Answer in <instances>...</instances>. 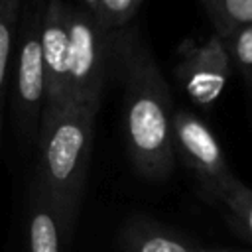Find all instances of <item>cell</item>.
<instances>
[{"label": "cell", "mask_w": 252, "mask_h": 252, "mask_svg": "<svg viewBox=\"0 0 252 252\" xmlns=\"http://www.w3.org/2000/svg\"><path fill=\"white\" fill-rule=\"evenodd\" d=\"M112 33V69L118 71L128 156L152 181L169 177L175 165L171 138L173 100L142 33L130 24Z\"/></svg>", "instance_id": "6da1fadb"}, {"label": "cell", "mask_w": 252, "mask_h": 252, "mask_svg": "<svg viewBox=\"0 0 252 252\" xmlns=\"http://www.w3.org/2000/svg\"><path fill=\"white\" fill-rule=\"evenodd\" d=\"M94 118V112L69 102L55 116L43 120L37 132L39 163L35 183L57 211L67 242L73 236L85 191Z\"/></svg>", "instance_id": "7a4b0ae2"}, {"label": "cell", "mask_w": 252, "mask_h": 252, "mask_svg": "<svg viewBox=\"0 0 252 252\" xmlns=\"http://www.w3.org/2000/svg\"><path fill=\"white\" fill-rule=\"evenodd\" d=\"M69 102L98 112L106 75L112 69V32L104 18L67 2Z\"/></svg>", "instance_id": "3957f363"}, {"label": "cell", "mask_w": 252, "mask_h": 252, "mask_svg": "<svg viewBox=\"0 0 252 252\" xmlns=\"http://www.w3.org/2000/svg\"><path fill=\"white\" fill-rule=\"evenodd\" d=\"M45 0H30L18 33L14 67V112L20 134L33 140L45 102V75L41 55V18Z\"/></svg>", "instance_id": "277c9868"}, {"label": "cell", "mask_w": 252, "mask_h": 252, "mask_svg": "<svg viewBox=\"0 0 252 252\" xmlns=\"http://www.w3.org/2000/svg\"><path fill=\"white\" fill-rule=\"evenodd\" d=\"M171 138L175 156L201 179L209 195L217 201L226 185L236 177L224 152L209 124L187 108L173 110Z\"/></svg>", "instance_id": "5b68a950"}, {"label": "cell", "mask_w": 252, "mask_h": 252, "mask_svg": "<svg viewBox=\"0 0 252 252\" xmlns=\"http://www.w3.org/2000/svg\"><path fill=\"white\" fill-rule=\"evenodd\" d=\"M230 69L224 39L213 33L205 41L183 49L175 65V79L197 108L211 110L228 83Z\"/></svg>", "instance_id": "8992f818"}, {"label": "cell", "mask_w": 252, "mask_h": 252, "mask_svg": "<svg viewBox=\"0 0 252 252\" xmlns=\"http://www.w3.org/2000/svg\"><path fill=\"white\" fill-rule=\"evenodd\" d=\"M41 55L45 75L43 122L69 104V30L65 0H45L41 18Z\"/></svg>", "instance_id": "52a82bcc"}, {"label": "cell", "mask_w": 252, "mask_h": 252, "mask_svg": "<svg viewBox=\"0 0 252 252\" xmlns=\"http://www.w3.org/2000/svg\"><path fill=\"white\" fill-rule=\"evenodd\" d=\"M63 244H67V238L57 211L43 189L33 183L28 219V252H61Z\"/></svg>", "instance_id": "ba28073f"}, {"label": "cell", "mask_w": 252, "mask_h": 252, "mask_svg": "<svg viewBox=\"0 0 252 252\" xmlns=\"http://www.w3.org/2000/svg\"><path fill=\"white\" fill-rule=\"evenodd\" d=\"M122 252H205L185 236L146 220H132L120 234Z\"/></svg>", "instance_id": "9c48e42d"}, {"label": "cell", "mask_w": 252, "mask_h": 252, "mask_svg": "<svg viewBox=\"0 0 252 252\" xmlns=\"http://www.w3.org/2000/svg\"><path fill=\"white\" fill-rule=\"evenodd\" d=\"M24 0H0V128H2V106H4V89L10 73L12 49L16 41L18 22L22 14Z\"/></svg>", "instance_id": "30bf717a"}, {"label": "cell", "mask_w": 252, "mask_h": 252, "mask_svg": "<svg viewBox=\"0 0 252 252\" xmlns=\"http://www.w3.org/2000/svg\"><path fill=\"white\" fill-rule=\"evenodd\" d=\"M217 201L224 205L232 226L252 242V189L234 177Z\"/></svg>", "instance_id": "8fae6325"}, {"label": "cell", "mask_w": 252, "mask_h": 252, "mask_svg": "<svg viewBox=\"0 0 252 252\" xmlns=\"http://www.w3.org/2000/svg\"><path fill=\"white\" fill-rule=\"evenodd\" d=\"M222 39H224L230 63L238 71H242L246 77L252 79V24L234 30Z\"/></svg>", "instance_id": "7c38bea8"}, {"label": "cell", "mask_w": 252, "mask_h": 252, "mask_svg": "<svg viewBox=\"0 0 252 252\" xmlns=\"http://www.w3.org/2000/svg\"><path fill=\"white\" fill-rule=\"evenodd\" d=\"M144 0H100L102 18L110 30H120L130 24Z\"/></svg>", "instance_id": "4fadbf2b"}, {"label": "cell", "mask_w": 252, "mask_h": 252, "mask_svg": "<svg viewBox=\"0 0 252 252\" xmlns=\"http://www.w3.org/2000/svg\"><path fill=\"white\" fill-rule=\"evenodd\" d=\"M75 4H79V6H83V8L91 10V12H94V14H98V16H102L100 0H75Z\"/></svg>", "instance_id": "5bb4252c"}, {"label": "cell", "mask_w": 252, "mask_h": 252, "mask_svg": "<svg viewBox=\"0 0 252 252\" xmlns=\"http://www.w3.org/2000/svg\"><path fill=\"white\" fill-rule=\"evenodd\" d=\"M205 252H232V250H211V248H205Z\"/></svg>", "instance_id": "9a60e30c"}, {"label": "cell", "mask_w": 252, "mask_h": 252, "mask_svg": "<svg viewBox=\"0 0 252 252\" xmlns=\"http://www.w3.org/2000/svg\"><path fill=\"white\" fill-rule=\"evenodd\" d=\"M0 134H2V128H0Z\"/></svg>", "instance_id": "2e32d148"}]
</instances>
